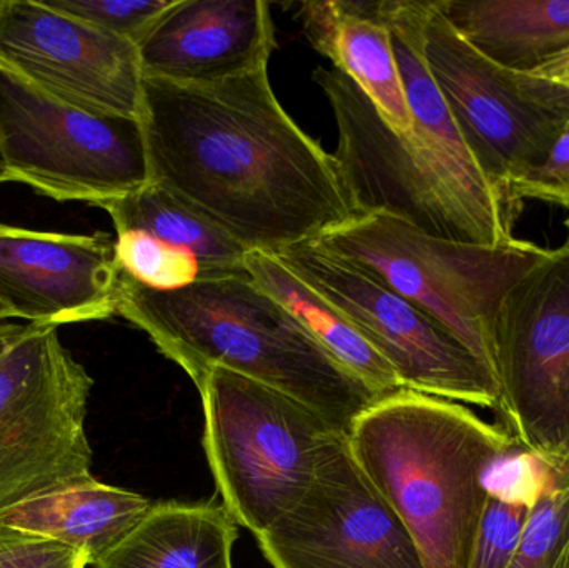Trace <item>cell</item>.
<instances>
[{
	"label": "cell",
	"mask_w": 569,
	"mask_h": 568,
	"mask_svg": "<svg viewBox=\"0 0 569 568\" xmlns=\"http://www.w3.org/2000/svg\"><path fill=\"white\" fill-rule=\"evenodd\" d=\"M150 183L249 252L280 253L357 217L337 160L288 116L269 69L222 82L143 79Z\"/></svg>",
	"instance_id": "1"
},
{
	"label": "cell",
	"mask_w": 569,
	"mask_h": 568,
	"mask_svg": "<svg viewBox=\"0 0 569 568\" xmlns=\"http://www.w3.org/2000/svg\"><path fill=\"white\" fill-rule=\"evenodd\" d=\"M117 316L143 330L193 383L220 367L307 403L347 434L380 400L250 273L162 292L120 272Z\"/></svg>",
	"instance_id": "2"
},
{
	"label": "cell",
	"mask_w": 569,
	"mask_h": 568,
	"mask_svg": "<svg viewBox=\"0 0 569 568\" xmlns=\"http://www.w3.org/2000/svg\"><path fill=\"white\" fill-rule=\"evenodd\" d=\"M313 80L337 122L333 157L357 216L387 213L451 242L515 240L521 207L483 176L447 103L415 110L413 129L401 133L340 70H315Z\"/></svg>",
	"instance_id": "3"
},
{
	"label": "cell",
	"mask_w": 569,
	"mask_h": 568,
	"mask_svg": "<svg viewBox=\"0 0 569 568\" xmlns=\"http://www.w3.org/2000/svg\"><path fill=\"white\" fill-rule=\"evenodd\" d=\"M355 460L413 537L427 568H468L488 496L483 474L518 447L463 403L400 390L348 430Z\"/></svg>",
	"instance_id": "4"
},
{
	"label": "cell",
	"mask_w": 569,
	"mask_h": 568,
	"mask_svg": "<svg viewBox=\"0 0 569 568\" xmlns=\"http://www.w3.org/2000/svg\"><path fill=\"white\" fill-rule=\"evenodd\" d=\"M196 386L217 492L257 539L300 502L321 457L347 432L307 403L220 367Z\"/></svg>",
	"instance_id": "5"
},
{
	"label": "cell",
	"mask_w": 569,
	"mask_h": 568,
	"mask_svg": "<svg viewBox=\"0 0 569 568\" xmlns=\"http://www.w3.org/2000/svg\"><path fill=\"white\" fill-rule=\"evenodd\" d=\"M313 243L383 280L450 330L493 373L501 300L548 252L518 239L505 246L451 242L387 213L353 217Z\"/></svg>",
	"instance_id": "6"
},
{
	"label": "cell",
	"mask_w": 569,
	"mask_h": 568,
	"mask_svg": "<svg viewBox=\"0 0 569 568\" xmlns=\"http://www.w3.org/2000/svg\"><path fill=\"white\" fill-rule=\"evenodd\" d=\"M92 387L57 327L29 323L0 357V514L92 476Z\"/></svg>",
	"instance_id": "7"
},
{
	"label": "cell",
	"mask_w": 569,
	"mask_h": 568,
	"mask_svg": "<svg viewBox=\"0 0 569 568\" xmlns=\"http://www.w3.org/2000/svg\"><path fill=\"white\" fill-rule=\"evenodd\" d=\"M423 53L475 162L515 203L510 183L547 160L568 123L569 89L488 59L455 32L435 0Z\"/></svg>",
	"instance_id": "8"
},
{
	"label": "cell",
	"mask_w": 569,
	"mask_h": 568,
	"mask_svg": "<svg viewBox=\"0 0 569 568\" xmlns=\"http://www.w3.org/2000/svg\"><path fill=\"white\" fill-rule=\"evenodd\" d=\"M0 152L9 182L26 183L59 202L97 207L150 182L140 120L67 106L2 63Z\"/></svg>",
	"instance_id": "9"
},
{
	"label": "cell",
	"mask_w": 569,
	"mask_h": 568,
	"mask_svg": "<svg viewBox=\"0 0 569 568\" xmlns=\"http://www.w3.org/2000/svg\"><path fill=\"white\" fill-rule=\"evenodd\" d=\"M273 256L353 323L403 389L500 413L495 373L450 330L383 280L313 242Z\"/></svg>",
	"instance_id": "10"
},
{
	"label": "cell",
	"mask_w": 569,
	"mask_h": 568,
	"mask_svg": "<svg viewBox=\"0 0 569 568\" xmlns=\"http://www.w3.org/2000/svg\"><path fill=\"white\" fill-rule=\"evenodd\" d=\"M493 357L501 426L523 449L569 460V237L501 300Z\"/></svg>",
	"instance_id": "11"
},
{
	"label": "cell",
	"mask_w": 569,
	"mask_h": 568,
	"mask_svg": "<svg viewBox=\"0 0 569 568\" xmlns=\"http://www.w3.org/2000/svg\"><path fill=\"white\" fill-rule=\"evenodd\" d=\"M273 568H427L413 537L355 460L328 447L300 502L257 537Z\"/></svg>",
	"instance_id": "12"
},
{
	"label": "cell",
	"mask_w": 569,
	"mask_h": 568,
	"mask_svg": "<svg viewBox=\"0 0 569 568\" xmlns=\"http://www.w3.org/2000/svg\"><path fill=\"white\" fill-rule=\"evenodd\" d=\"M0 63L40 92L96 116H142L143 76L132 40L57 12L43 0H6Z\"/></svg>",
	"instance_id": "13"
},
{
	"label": "cell",
	"mask_w": 569,
	"mask_h": 568,
	"mask_svg": "<svg viewBox=\"0 0 569 568\" xmlns=\"http://www.w3.org/2000/svg\"><path fill=\"white\" fill-rule=\"evenodd\" d=\"M120 270L109 233L0 223V306L10 319L57 327L117 316Z\"/></svg>",
	"instance_id": "14"
},
{
	"label": "cell",
	"mask_w": 569,
	"mask_h": 568,
	"mask_svg": "<svg viewBox=\"0 0 569 568\" xmlns=\"http://www.w3.org/2000/svg\"><path fill=\"white\" fill-rule=\"evenodd\" d=\"M137 47L143 79L197 86L269 69L276 50L270 3L173 0Z\"/></svg>",
	"instance_id": "15"
},
{
	"label": "cell",
	"mask_w": 569,
	"mask_h": 568,
	"mask_svg": "<svg viewBox=\"0 0 569 568\" xmlns=\"http://www.w3.org/2000/svg\"><path fill=\"white\" fill-rule=\"evenodd\" d=\"M298 20L308 42L350 77L401 133L413 129L381 2H303Z\"/></svg>",
	"instance_id": "16"
},
{
	"label": "cell",
	"mask_w": 569,
	"mask_h": 568,
	"mask_svg": "<svg viewBox=\"0 0 569 568\" xmlns=\"http://www.w3.org/2000/svg\"><path fill=\"white\" fill-rule=\"evenodd\" d=\"M152 504L140 494L90 476L3 510L0 527L66 544L86 554L90 567H96Z\"/></svg>",
	"instance_id": "17"
},
{
	"label": "cell",
	"mask_w": 569,
	"mask_h": 568,
	"mask_svg": "<svg viewBox=\"0 0 569 568\" xmlns=\"http://www.w3.org/2000/svg\"><path fill=\"white\" fill-rule=\"evenodd\" d=\"M237 539L223 504L157 502L93 568H233Z\"/></svg>",
	"instance_id": "18"
},
{
	"label": "cell",
	"mask_w": 569,
	"mask_h": 568,
	"mask_svg": "<svg viewBox=\"0 0 569 568\" xmlns=\"http://www.w3.org/2000/svg\"><path fill=\"white\" fill-rule=\"evenodd\" d=\"M455 32L488 59L531 73L569 49V0H435Z\"/></svg>",
	"instance_id": "19"
},
{
	"label": "cell",
	"mask_w": 569,
	"mask_h": 568,
	"mask_svg": "<svg viewBox=\"0 0 569 568\" xmlns=\"http://www.w3.org/2000/svg\"><path fill=\"white\" fill-rule=\"evenodd\" d=\"M247 272L301 323L315 342L380 399L405 390L387 360L355 329L353 323L317 290L298 279L279 257L249 252Z\"/></svg>",
	"instance_id": "20"
},
{
	"label": "cell",
	"mask_w": 569,
	"mask_h": 568,
	"mask_svg": "<svg viewBox=\"0 0 569 568\" xmlns=\"http://www.w3.org/2000/svg\"><path fill=\"white\" fill-rule=\"evenodd\" d=\"M119 230H146L177 249L192 253L202 267V280L247 276L249 250L216 223L180 202L156 183L99 203Z\"/></svg>",
	"instance_id": "21"
},
{
	"label": "cell",
	"mask_w": 569,
	"mask_h": 568,
	"mask_svg": "<svg viewBox=\"0 0 569 568\" xmlns=\"http://www.w3.org/2000/svg\"><path fill=\"white\" fill-rule=\"evenodd\" d=\"M569 486V460H553L523 447L498 456L483 474L488 499L533 510L543 497Z\"/></svg>",
	"instance_id": "22"
},
{
	"label": "cell",
	"mask_w": 569,
	"mask_h": 568,
	"mask_svg": "<svg viewBox=\"0 0 569 568\" xmlns=\"http://www.w3.org/2000/svg\"><path fill=\"white\" fill-rule=\"evenodd\" d=\"M116 262L120 272L147 289H186L202 280V267L192 253L150 236L146 230H119Z\"/></svg>",
	"instance_id": "23"
},
{
	"label": "cell",
	"mask_w": 569,
	"mask_h": 568,
	"mask_svg": "<svg viewBox=\"0 0 569 568\" xmlns=\"http://www.w3.org/2000/svg\"><path fill=\"white\" fill-rule=\"evenodd\" d=\"M508 568H569V486L531 510Z\"/></svg>",
	"instance_id": "24"
},
{
	"label": "cell",
	"mask_w": 569,
	"mask_h": 568,
	"mask_svg": "<svg viewBox=\"0 0 569 568\" xmlns=\"http://www.w3.org/2000/svg\"><path fill=\"white\" fill-rule=\"evenodd\" d=\"M46 6L97 29L139 43L173 0H43Z\"/></svg>",
	"instance_id": "25"
},
{
	"label": "cell",
	"mask_w": 569,
	"mask_h": 568,
	"mask_svg": "<svg viewBox=\"0 0 569 568\" xmlns=\"http://www.w3.org/2000/svg\"><path fill=\"white\" fill-rule=\"evenodd\" d=\"M530 510L488 499L468 568H508L523 536Z\"/></svg>",
	"instance_id": "26"
},
{
	"label": "cell",
	"mask_w": 569,
	"mask_h": 568,
	"mask_svg": "<svg viewBox=\"0 0 569 568\" xmlns=\"http://www.w3.org/2000/svg\"><path fill=\"white\" fill-rule=\"evenodd\" d=\"M508 192L518 206L525 199H531L563 207L569 213V120L547 160L513 180Z\"/></svg>",
	"instance_id": "27"
},
{
	"label": "cell",
	"mask_w": 569,
	"mask_h": 568,
	"mask_svg": "<svg viewBox=\"0 0 569 568\" xmlns=\"http://www.w3.org/2000/svg\"><path fill=\"white\" fill-rule=\"evenodd\" d=\"M86 554L66 544L0 527V568H87Z\"/></svg>",
	"instance_id": "28"
},
{
	"label": "cell",
	"mask_w": 569,
	"mask_h": 568,
	"mask_svg": "<svg viewBox=\"0 0 569 568\" xmlns=\"http://www.w3.org/2000/svg\"><path fill=\"white\" fill-rule=\"evenodd\" d=\"M533 76L541 77V79L551 80V82L560 83V86L569 89V49L565 52L558 53L553 59L545 62L543 66L533 70Z\"/></svg>",
	"instance_id": "29"
},
{
	"label": "cell",
	"mask_w": 569,
	"mask_h": 568,
	"mask_svg": "<svg viewBox=\"0 0 569 568\" xmlns=\"http://www.w3.org/2000/svg\"><path fill=\"white\" fill-rule=\"evenodd\" d=\"M29 329V323H17L12 320H0V357L9 350V347L16 342L17 339L26 333Z\"/></svg>",
	"instance_id": "30"
},
{
	"label": "cell",
	"mask_w": 569,
	"mask_h": 568,
	"mask_svg": "<svg viewBox=\"0 0 569 568\" xmlns=\"http://www.w3.org/2000/svg\"><path fill=\"white\" fill-rule=\"evenodd\" d=\"M9 182V172H7L6 162H3L2 152H0V186Z\"/></svg>",
	"instance_id": "31"
},
{
	"label": "cell",
	"mask_w": 569,
	"mask_h": 568,
	"mask_svg": "<svg viewBox=\"0 0 569 568\" xmlns=\"http://www.w3.org/2000/svg\"><path fill=\"white\" fill-rule=\"evenodd\" d=\"M0 320H12L9 317V313L6 312L2 306H0Z\"/></svg>",
	"instance_id": "32"
},
{
	"label": "cell",
	"mask_w": 569,
	"mask_h": 568,
	"mask_svg": "<svg viewBox=\"0 0 569 568\" xmlns=\"http://www.w3.org/2000/svg\"><path fill=\"white\" fill-rule=\"evenodd\" d=\"M565 227H567V229H568V237H569V213H568L567 219H565Z\"/></svg>",
	"instance_id": "33"
},
{
	"label": "cell",
	"mask_w": 569,
	"mask_h": 568,
	"mask_svg": "<svg viewBox=\"0 0 569 568\" xmlns=\"http://www.w3.org/2000/svg\"><path fill=\"white\" fill-rule=\"evenodd\" d=\"M3 2H6V0H0V9H2Z\"/></svg>",
	"instance_id": "34"
}]
</instances>
